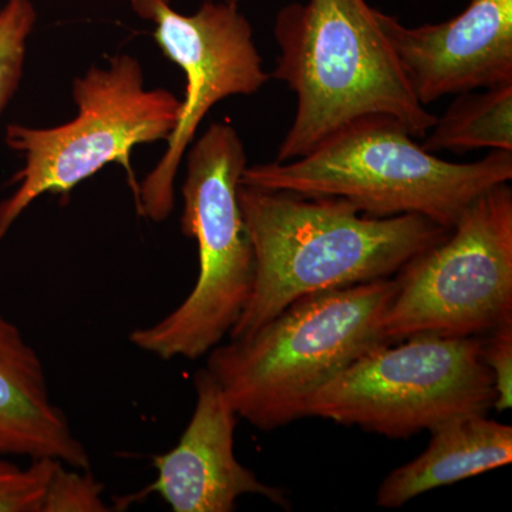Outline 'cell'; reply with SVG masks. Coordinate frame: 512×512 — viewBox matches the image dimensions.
Here are the masks:
<instances>
[{
	"label": "cell",
	"instance_id": "obj_1",
	"mask_svg": "<svg viewBox=\"0 0 512 512\" xmlns=\"http://www.w3.org/2000/svg\"><path fill=\"white\" fill-rule=\"evenodd\" d=\"M238 198L255 279L231 339L248 338L303 296L393 278L450 232L420 215L370 217L339 197L241 184Z\"/></svg>",
	"mask_w": 512,
	"mask_h": 512
},
{
	"label": "cell",
	"instance_id": "obj_2",
	"mask_svg": "<svg viewBox=\"0 0 512 512\" xmlns=\"http://www.w3.org/2000/svg\"><path fill=\"white\" fill-rule=\"evenodd\" d=\"M274 36L279 56L271 79L296 94L278 163L306 156L365 117H390L420 140L436 123L414 96L377 9L366 0L291 3L276 15Z\"/></svg>",
	"mask_w": 512,
	"mask_h": 512
},
{
	"label": "cell",
	"instance_id": "obj_3",
	"mask_svg": "<svg viewBox=\"0 0 512 512\" xmlns=\"http://www.w3.org/2000/svg\"><path fill=\"white\" fill-rule=\"evenodd\" d=\"M393 278L303 296L245 339L208 353L239 419L271 431L308 417L312 397L359 357L387 342Z\"/></svg>",
	"mask_w": 512,
	"mask_h": 512
},
{
	"label": "cell",
	"instance_id": "obj_4",
	"mask_svg": "<svg viewBox=\"0 0 512 512\" xmlns=\"http://www.w3.org/2000/svg\"><path fill=\"white\" fill-rule=\"evenodd\" d=\"M394 119L353 121L306 156L248 165L241 184L345 198L370 217L420 215L451 229L478 195L510 183L512 151L450 163L424 150Z\"/></svg>",
	"mask_w": 512,
	"mask_h": 512
},
{
	"label": "cell",
	"instance_id": "obj_5",
	"mask_svg": "<svg viewBox=\"0 0 512 512\" xmlns=\"http://www.w3.org/2000/svg\"><path fill=\"white\" fill-rule=\"evenodd\" d=\"M77 114L55 127L10 123L5 141L23 157L0 202V245L30 205L45 194L67 195L106 165L120 164L137 197L131 154L137 146L167 141L180 119L183 100L165 89H147L137 57L120 53L93 64L72 84Z\"/></svg>",
	"mask_w": 512,
	"mask_h": 512
},
{
	"label": "cell",
	"instance_id": "obj_6",
	"mask_svg": "<svg viewBox=\"0 0 512 512\" xmlns=\"http://www.w3.org/2000/svg\"><path fill=\"white\" fill-rule=\"evenodd\" d=\"M181 231L198 245L197 282L160 322L133 330L137 349L163 360H195L229 335L251 298L255 255L238 190L248 167L238 131L214 123L185 153Z\"/></svg>",
	"mask_w": 512,
	"mask_h": 512
},
{
	"label": "cell",
	"instance_id": "obj_7",
	"mask_svg": "<svg viewBox=\"0 0 512 512\" xmlns=\"http://www.w3.org/2000/svg\"><path fill=\"white\" fill-rule=\"evenodd\" d=\"M384 343L323 386L308 417L409 439L448 420L487 414L497 393L481 338L419 335Z\"/></svg>",
	"mask_w": 512,
	"mask_h": 512
},
{
	"label": "cell",
	"instance_id": "obj_8",
	"mask_svg": "<svg viewBox=\"0 0 512 512\" xmlns=\"http://www.w3.org/2000/svg\"><path fill=\"white\" fill-rule=\"evenodd\" d=\"M383 338L484 336L512 320V190L478 195L443 241L414 256L396 275Z\"/></svg>",
	"mask_w": 512,
	"mask_h": 512
},
{
	"label": "cell",
	"instance_id": "obj_9",
	"mask_svg": "<svg viewBox=\"0 0 512 512\" xmlns=\"http://www.w3.org/2000/svg\"><path fill=\"white\" fill-rule=\"evenodd\" d=\"M137 18L154 25L163 55L185 76L180 119L156 167L138 183L136 204L147 220L167 221L175 204V178L198 128L220 101L252 96L271 80L255 45L254 29L237 3L205 0L190 15L171 0H130Z\"/></svg>",
	"mask_w": 512,
	"mask_h": 512
},
{
	"label": "cell",
	"instance_id": "obj_10",
	"mask_svg": "<svg viewBox=\"0 0 512 512\" xmlns=\"http://www.w3.org/2000/svg\"><path fill=\"white\" fill-rule=\"evenodd\" d=\"M377 20L423 106L512 83V0H470L456 18L416 28L380 10Z\"/></svg>",
	"mask_w": 512,
	"mask_h": 512
},
{
	"label": "cell",
	"instance_id": "obj_11",
	"mask_svg": "<svg viewBox=\"0 0 512 512\" xmlns=\"http://www.w3.org/2000/svg\"><path fill=\"white\" fill-rule=\"evenodd\" d=\"M194 413L177 446L153 458L157 480L143 491L158 494L174 512H232L239 498L259 495L289 510L288 495L256 477L235 456V412L210 370L194 376Z\"/></svg>",
	"mask_w": 512,
	"mask_h": 512
},
{
	"label": "cell",
	"instance_id": "obj_12",
	"mask_svg": "<svg viewBox=\"0 0 512 512\" xmlns=\"http://www.w3.org/2000/svg\"><path fill=\"white\" fill-rule=\"evenodd\" d=\"M9 456L90 470L87 448L50 396L40 356L0 313V457Z\"/></svg>",
	"mask_w": 512,
	"mask_h": 512
},
{
	"label": "cell",
	"instance_id": "obj_13",
	"mask_svg": "<svg viewBox=\"0 0 512 512\" xmlns=\"http://www.w3.org/2000/svg\"><path fill=\"white\" fill-rule=\"evenodd\" d=\"M426 450L393 470L380 484L376 503L400 508L424 493L480 476L512 461V427L467 414L431 430Z\"/></svg>",
	"mask_w": 512,
	"mask_h": 512
},
{
	"label": "cell",
	"instance_id": "obj_14",
	"mask_svg": "<svg viewBox=\"0 0 512 512\" xmlns=\"http://www.w3.org/2000/svg\"><path fill=\"white\" fill-rule=\"evenodd\" d=\"M421 140V147L433 154L512 151V83L457 94Z\"/></svg>",
	"mask_w": 512,
	"mask_h": 512
},
{
	"label": "cell",
	"instance_id": "obj_15",
	"mask_svg": "<svg viewBox=\"0 0 512 512\" xmlns=\"http://www.w3.org/2000/svg\"><path fill=\"white\" fill-rule=\"evenodd\" d=\"M37 18L32 0H6L0 8V116L22 82Z\"/></svg>",
	"mask_w": 512,
	"mask_h": 512
},
{
	"label": "cell",
	"instance_id": "obj_16",
	"mask_svg": "<svg viewBox=\"0 0 512 512\" xmlns=\"http://www.w3.org/2000/svg\"><path fill=\"white\" fill-rule=\"evenodd\" d=\"M104 485L90 470L57 463L43 497L40 512H106Z\"/></svg>",
	"mask_w": 512,
	"mask_h": 512
},
{
	"label": "cell",
	"instance_id": "obj_17",
	"mask_svg": "<svg viewBox=\"0 0 512 512\" xmlns=\"http://www.w3.org/2000/svg\"><path fill=\"white\" fill-rule=\"evenodd\" d=\"M57 463L52 458H36L20 467L0 457V512H40Z\"/></svg>",
	"mask_w": 512,
	"mask_h": 512
},
{
	"label": "cell",
	"instance_id": "obj_18",
	"mask_svg": "<svg viewBox=\"0 0 512 512\" xmlns=\"http://www.w3.org/2000/svg\"><path fill=\"white\" fill-rule=\"evenodd\" d=\"M481 359L493 376L497 393L493 409L507 412L512 406V320L481 338Z\"/></svg>",
	"mask_w": 512,
	"mask_h": 512
},
{
	"label": "cell",
	"instance_id": "obj_19",
	"mask_svg": "<svg viewBox=\"0 0 512 512\" xmlns=\"http://www.w3.org/2000/svg\"><path fill=\"white\" fill-rule=\"evenodd\" d=\"M227 2L237 3V5H239V3L244 2V0H227Z\"/></svg>",
	"mask_w": 512,
	"mask_h": 512
},
{
	"label": "cell",
	"instance_id": "obj_20",
	"mask_svg": "<svg viewBox=\"0 0 512 512\" xmlns=\"http://www.w3.org/2000/svg\"><path fill=\"white\" fill-rule=\"evenodd\" d=\"M0 8H2V6H0Z\"/></svg>",
	"mask_w": 512,
	"mask_h": 512
}]
</instances>
